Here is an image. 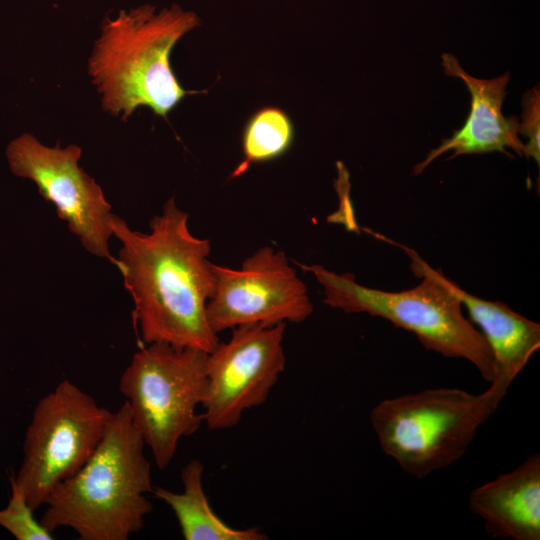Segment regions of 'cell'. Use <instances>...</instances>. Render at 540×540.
<instances>
[{"label":"cell","mask_w":540,"mask_h":540,"mask_svg":"<svg viewBox=\"0 0 540 540\" xmlns=\"http://www.w3.org/2000/svg\"><path fill=\"white\" fill-rule=\"evenodd\" d=\"M188 213L169 198L149 222L148 233L111 216L121 243L114 264L134 302L146 344L162 342L209 353L220 341L209 326L206 304L214 289L211 243L192 234Z\"/></svg>","instance_id":"obj_1"},{"label":"cell","mask_w":540,"mask_h":540,"mask_svg":"<svg viewBox=\"0 0 540 540\" xmlns=\"http://www.w3.org/2000/svg\"><path fill=\"white\" fill-rule=\"evenodd\" d=\"M145 446L125 401L86 463L51 491L41 524L71 528L81 540H126L139 531L153 509Z\"/></svg>","instance_id":"obj_2"},{"label":"cell","mask_w":540,"mask_h":540,"mask_svg":"<svg viewBox=\"0 0 540 540\" xmlns=\"http://www.w3.org/2000/svg\"><path fill=\"white\" fill-rule=\"evenodd\" d=\"M200 25L199 17L177 4L159 11L145 4L106 18L88 70L102 94V108L126 121L139 106L167 118L186 90L170 65L176 43Z\"/></svg>","instance_id":"obj_3"},{"label":"cell","mask_w":540,"mask_h":540,"mask_svg":"<svg viewBox=\"0 0 540 540\" xmlns=\"http://www.w3.org/2000/svg\"><path fill=\"white\" fill-rule=\"evenodd\" d=\"M368 232L403 249L410 258V269L421 278L420 283L403 291H383L357 283L350 273L338 274L319 264L295 262L302 270L311 272L322 286L324 304L346 313L384 318L414 333L426 350L467 360L485 381L492 382L495 364L491 349L480 330L464 316L463 306L447 286L446 277L413 249Z\"/></svg>","instance_id":"obj_4"},{"label":"cell","mask_w":540,"mask_h":540,"mask_svg":"<svg viewBox=\"0 0 540 540\" xmlns=\"http://www.w3.org/2000/svg\"><path fill=\"white\" fill-rule=\"evenodd\" d=\"M508 389L491 382L480 394L431 388L384 399L370 412L383 453L423 479L459 460Z\"/></svg>","instance_id":"obj_5"},{"label":"cell","mask_w":540,"mask_h":540,"mask_svg":"<svg viewBox=\"0 0 540 540\" xmlns=\"http://www.w3.org/2000/svg\"><path fill=\"white\" fill-rule=\"evenodd\" d=\"M207 356L200 349L147 344L120 378L132 421L161 470L171 463L179 441L204 422L197 408L207 389Z\"/></svg>","instance_id":"obj_6"},{"label":"cell","mask_w":540,"mask_h":540,"mask_svg":"<svg viewBox=\"0 0 540 540\" xmlns=\"http://www.w3.org/2000/svg\"><path fill=\"white\" fill-rule=\"evenodd\" d=\"M111 413L69 380L37 402L25 433L23 460L13 477L34 511L90 458Z\"/></svg>","instance_id":"obj_7"},{"label":"cell","mask_w":540,"mask_h":540,"mask_svg":"<svg viewBox=\"0 0 540 540\" xmlns=\"http://www.w3.org/2000/svg\"><path fill=\"white\" fill-rule=\"evenodd\" d=\"M212 267L215 282L206 316L216 334L245 325L301 323L313 313L305 283L281 250L261 247L239 269Z\"/></svg>","instance_id":"obj_8"},{"label":"cell","mask_w":540,"mask_h":540,"mask_svg":"<svg viewBox=\"0 0 540 540\" xmlns=\"http://www.w3.org/2000/svg\"><path fill=\"white\" fill-rule=\"evenodd\" d=\"M81 152L76 145L48 147L23 133L8 144L5 154L11 172L36 184L82 246L114 263L109 250L111 205L101 187L79 167Z\"/></svg>","instance_id":"obj_9"},{"label":"cell","mask_w":540,"mask_h":540,"mask_svg":"<svg viewBox=\"0 0 540 540\" xmlns=\"http://www.w3.org/2000/svg\"><path fill=\"white\" fill-rule=\"evenodd\" d=\"M285 329L286 323L235 327L208 353L202 415L209 429L232 428L267 400L285 370Z\"/></svg>","instance_id":"obj_10"},{"label":"cell","mask_w":540,"mask_h":540,"mask_svg":"<svg viewBox=\"0 0 540 540\" xmlns=\"http://www.w3.org/2000/svg\"><path fill=\"white\" fill-rule=\"evenodd\" d=\"M442 67L446 75L460 78L465 83L471 95L470 112L460 129L454 131L450 138L443 139L422 162L414 166L413 174L419 175L436 158L450 150L454 152L448 159L494 151L511 157L506 148L523 155L525 144L518 137L519 118L514 115L505 117L501 110L509 73L493 79L475 78L450 53L442 54Z\"/></svg>","instance_id":"obj_11"},{"label":"cell","mask_w":540,"mask_h":540,"mask_svg":"<svg viewBox=\"0 0 540 540\" xmlns=\"http://www.w3.org/2000/svg\"><path fill=\"white\" fill-rule=\"evenodd\" d=\"M468 506L482 519L486 532L493 538L539 540V453L474 488L469 494Z\"/></svg>","instance_id":"obj_12"},{"label":"cell","mask_w":540,"mask_h":540,"mask_svg":"<svg viewBox=\"0 0 540 540\" xmlns=\"http://www.w3.org/2000/svg\"><path fill=\"white\" fill-rule=\"evenodd\" d=\"M446 284L467 310L470 321L480 327L491 349L495 364L492 382L509 389L540 348V325L506 303L479 298L448 278Z\"/></svg>","instance_id":"obj_13"},{"label":"cell","mask_w":540,"mask_h":540,"mask_svg":"<svg viewBox=\"0 0 540 540\" xmlns=\"http://www.w3.org/2000/svg\"><path fill=\"white\" fill-rule=\"evenodd\" d=\"M203 464L196 459L181 470L183 492L155 487L152 493L173 511L185 540H266L259 528H235L211 508L203 488Z\"/></svg>","instance_id":"obj_14"},{"label":"cell","mask_w":540,"mask_h":540,"mask_svg":"<svg viewBox=\"0 0 540 540\" xmlns=\"http://www.w3.org/2000/svg\"><path fill=\"white\" fill-rule=\"evenodd\" d=\"M295 127L290 116L276 106L257 109L246 121L241 138L242 161L231 178L244 174L252 165L282 157L292 147Z\"/></svg>","instance_id":"obj_15"},{"label":"cell","mask_w":540,"mask_h":540,"mask_svg":"<svg viewBox=\"0 0 540 540\" xmlns=\"http://www.w3.org/2000/svg\"><path fill=\"white\" fill-rule=\"evenodd\" d=\"M11 495L8 504L0 509V526L17 540H51V531L34 516L21 488L10 479Z\"/></svg>","instance_id":"obj_16"},{"label":"cell","mask_w":540,"mask_h":540,"mask_svg":"<svg viewBox=\"0 0 540 540\" xmlns=\"http://www.w3.org/2000/svg\"><path fill=\"white\" fill-rule=\"evenodd\" d=\"M522 121L519 123L518 133L528 138L523 154L533 158L540 165V93L539 85L525 92L522 98Z\"/></svg>","instance_id":"obj_17"}]
</instances>
